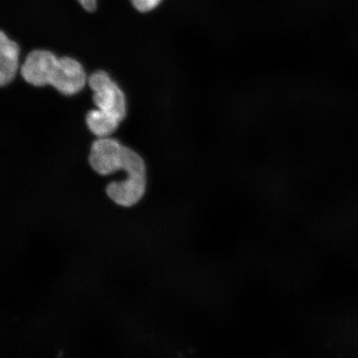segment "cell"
Masks as SVG:
<instances>
[{"label":"cell","instance_id":"1","mask_svg":"<svg viewBox=\"0 0 358 358\" xmlns=\"http://www.w3.org/2000/svg\"><path fill=\"white\" fill-rule=\"evenodd\" d=\"M87 82L94 92L93 101L96 108L114 115L122 122L127 116V97L109 74L97 71L90 76Z\"/></svg>","mask_w":358,"mask_h":358},{"label":"cell","instance_id":"2","mask_svg":"<svg viewBox=\"0 0 358 358\" xmlns=\"http://www.w3.org/2000/svg\"><path fill=\"white\" fill-rule=\"evenodd\" d=\"M147 187V169L144 162L132 168L123 180L115 181L107 187L109 198L122 207H132L144 196Z\"/></svg>","mask_w":358,"mask_h":358},{"label":"cell","instance_id":"3","mask_svg":"<svg viewBox=\"0 0 358 358\" xmlns=\"http://www.w3.org/2000/svg\"><path fill=\"white\" fill-rule=\"evenodd\" d=\"M125 147L114 138H99L92 146L90 164L103 176L123 171Z\"/></svg>","mask_w":358,"mask_h":358},{"label":"cell","instance_id":"4","mask_svg":"<svg viewBox=\"0 0 358 358\" xmlns=\"http://www.w3.org/2000/svg\"><path fill=\"white\" fill-rule=\"evenodd\" d=\"M58 57L47 50L31 52L21 66V75L27 83L34 87L50 85L56 69Z\"/></svg>","mask_w":358,"mask_h":358},{"label":"cell","instance_id":"5","mask_svg":"<svg viewBox=\"0 0 358 358\" xmlns=\"http://www.w3.org/2000/svg\"><path fill=\"white\" fill-rule=\"evenodd\" d=\"M87 83L86 71L73 58H58L50 86L66 96H73L82 91Z\"/></svg>","mask_w":358,"mask_h":358},{"label":"cell","instance_id":"6","mask_svg":"<svg viewBox=\"0 0 358 358\" xmlns=\"http://www.w3.org/2000/svg\"><path fill=\"white\" fill-rule=\"evenodd\" d=\"M19 45L0 30V87L12 82L20 69Z\"/></svg>","mask_w":358,"mask_h":358},{"label":"cell","instance_id":"7","mask_svg":"<svg viewBox=\"0 0 358 358\" xmlns=\"http://www.w3.org/2000/svg\"><path fill=\"white\" fill-rule=\"evenodd\" d=\"M120 122L114 115L97 108L87 115L88 128L98 138L109 137L118 129Z\"/></svg>","mask_w":358,"mask_h":358},{"label":"cell","instance_id":"8","mask_svg":"<svg viewBox=\"0 0 358 358\" xmlns=\"http://www.w3.org/2000/svg\"><path fill=\"white\" fill-rule=\"evenodd\" d=\"M131 2L138 12L147 13L154 10L162 0H131Z\"/></svg>","mask_w":358,"mask_h":358},{"label":"cell","instance_id":"9","mask_svg":"<svg viewBox=\"0 0 358 358\" xmlns=\"http://www.w3.org/2000/svg\"><path fill=\"white\" fill-rule=\"evenodd\" d=\"M85 10L88 12H93L96 8V0H78Z\"/></svg>","mask_w":358,"mask_h":358}]
</instances>
